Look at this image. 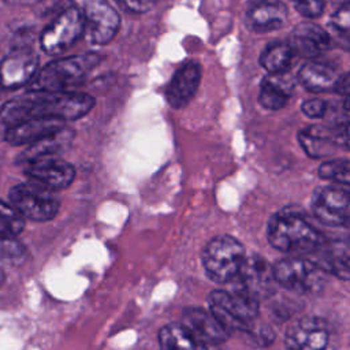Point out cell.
<instances>
[{"label":"cell","mask_w":350,"mask_h":350,"mask_svg":"<svg viewBox=\"0 0 350 350\" xmlns=\"http://www.w3.org/2000/svg\"><path fill=\"white\" fill-rule=\"evenodd\" d=\"M94 104L90 94L75 90H27L7 101L0 111V118L7 127L33 118H56L68 122L88 115Z\"/></svg>","instance_id":"obj_1"},{"label":"cell","mask_w":350,"mask_h":350,"mask_svg":"<svg viewBox=\"0 0 350 350\" xmlns=\"http://www.w3.org/2000/svg\"><path fill=\"white\" fill-rule=\"evenodd\" d=\"M267 235L269 243L284 253L312 254L327 243L325 237L295 209L275 213L268 221Z\"/></svg>","instance_id":"obj_2"},{"label":"cell","mask_w":350,"mask_h":350,"mask_svg":"<svg viewBox=\"0 0 350 350\" xmlns=\"http://www.w3.org/2000/svg\"><path fill=\"white\" fill-rule=\"evenodd\" d=\"M100 62L101 56L94 52L53 60L38 70L27 90L71 92L86 81Z\"/></svg>","instance_id":"obj_3"},{"label":"cell","mask_w":350,"mask_h":350,"mask_svg":"<svg viewBox=\"0 0 350 350\" xmlns=\"http://www.w3.org/2000/svg\"><path fill=\"white\" fill-rule=\"evenodd\" d=\"M208 305L228 334L250 331L258 316V298L241 290H213L208 295Z\"/></svg>","instance_id":"obj_4"},{"label":"cell","mask_w":350,"mask_h":350,"mask_svg":"<svg viewBox=\"0 0 350 350\" xmlns=\"http://www.w3.org/2000/svg\"><path fill=\"white\" fill-rule=\"evenodd\" d=\"M246 252L243 245L231 235L212 238L201 253L202 267L208 278L216 283H231L238 275Z\"/></svg>","instance_id":"obj_5"},{"label":"cell","mask_w":350,"mask_h":350,"mask_svg":"<svg viewBox=\"0 0 350 350\" xmlns=\"http://www.w3.org/2000/svg\"><path fill=\"white\" fill-rule=\"evenodd\" d=\"M10 202L31 221H49L60 209V200L56 190H52L38 182L27 180L10 189Z\"/></svg>","instance_id":"obj_6"},{"label":"cell","mask_w":350,"mask_h":350,"mask_svg":"<svg viewBox=\"0 0 350 350\" xmlns=\"http://www.w3.org/2000/svg\"><path fill=\"white\" fill-rule=\"evenodd\" d=\"M83 14L75 5H68L42 30L41 49L48 55H60L70 49L83 36Z\"/></svg>","instance_id":"obj_7"},{"label":"cell","mask_w":350,"mask_h":350,"mask_svg":"<svg viewBox=\"0 0 350 350\" xmlns=\"http://www.w3.org/2000/svg\"><path fill=\"white\" fill-rule=\"evenodd\" d=\"M323 272L324 271L313 261L302 257L283 258L272 267L275 282L301 294L320 291L324 283Z\"/></svg>","instance_id":"obj_8"},{"label":"cell","mask_w":350,"mask_h":350,"mask_svg":"<svg viewBox=\"0 0 350 350\" xmlns=\"http://www.w3.org/2000/svg\"><path fill=\"white\" fill-rule=\"evenodd\" d=\"M83 37L92 45H105L116 36L120 26V16L107 0H85Z\"/></svg>","instance_id":"obj_9"},{"label":"cell","mask_w":350,"mask_h":350,"mask_svg":"<svg viewBox=\"0 0 350 350\" xmlns=\"http://www.w3.org/2000/svg\"><path fill=\"white\" fill-rule=\"evenodd\" d=\"M38 72V55L29 45H18L0 63V88L19 89Z\"/></svg>","instance_id":"obj_10"},{"label":"cell","mask_w":350,"mask_h":350,"mask_svg":"<svg viewBox=\"0 0 350 350\" xmlns=\"http://www.w3.org/2000/svg\"><path fill=\"white\" fill-rule=\"evenodd\" d=\"M22 165L27 179L52 190L67 189L75 179V167L57 154L37 157Z\"/></svg>","instance_id":"obj_11"},{"label":"cell","mask_w":350,"mask_h":350,"mask_svg":"<svg viewBox=\"0 0 350 350\" xmlns=\"http://www.w3.org/2000/svg\"><path fill=\"white\" fill-rule=\"evenodd\" d=\"M316 217L327 227L350 224V190L340 186L320 187L312 201Z\"/></svg>","instance_id":"obj_12"},{"label":"cell","mask_w":350,"mask_h":350,"mask_svg":"<svg viewBox=\"0 0 350 350\" xmlns=\"http://www.w3.org/2000/svg\"><path fill=\"white\" fill-rule=\"evenodd\" d=\"M182 324L189 331L197 349L215 347L227 340L228 331L212 314L201 308H186L180 316Z\"/></svg>","instance_id":"obj_13"},{"label":"cell","mask_w":350,"mask_h":350,"mask_svg":"<svg viewBox=\"0 0 350 350\" xmlns=\"http://www.w3.org/2000/svg\"><path fill=\"white\" fill-rule=\"evenodd\" d=\"M272 280H275L272 268L268 267L267 261L260 256L246 254L245 261L231 284L232 290L249 293L250 295L260 299V297L269 293Z\"/></svg>","instance_id":"obj_14"},{"label":"cell","mask_w":350,"mask_h":350,"mask_svg":"<svg viewBox=\"0 0 350 350\" xmlns=\"http://www.w3.org/2000/svg\"><path fill=\"white\" fill-rule=\"evenodd\" d=\"M286 346L297 350H320L328 343V327L319 317L297 320L286 332Z\"/></svg>","instance_id":"obj_15"},{"label":"cell","mask_w":350,"mask_h":350,"mask_svg":"<svg viewBox=\"0 0 350 350\" xmlns=\"http://www.w3.org/2000/svg\"><path fill=\"white\" fill-rule=\"evenodd\" d=\"M294 55L314 59L325 52L332 42L331 34L313 22L298 23L287 40Z\"/></svg>","instance_id":"obj_16"},{"label":"cell","mask_w":350,"mask_h":350,"mask_svg":"<svg viewBox=\"0 0 350 350\" xmlns=\"http://www.w3.org/2000/svg\"><path fill=\"white\" fill-rule=\"evenodd\" d=\"M287 7L282 0H252L246 8L245 21L256 33L280 29L287 21Z\"/></svg>","instance_id":"obj_17"},{"label":"cell","mask_w":350,"mask_h":350,"mask_svg":"<svg viewBox=\"0 0 350 350\" xmlns=\"http://www.w3.org/2000/svg\"><path fill=\"white\" fill-rule=\"evenodd\" d=\"M200 82L201 66L194 60L186 62L176 70L165 89L167 103L175 109L185 108L194 97Z\"/></svg>","instance_id":"obj_18"},{"label":"cell","mask_w":350,"mask_h":350,"mask_svg":"<svg viewBox=\"0 0 350 350\" xmlns=\"http://www.w3.org/2000/svg\"><path fill=\"white\" fill-rule=\"evenodd\" d=\"M66 127V120L56 118H33L10 126L4 139L10 145H30L46 135H51Z\"/></svg>","instance_id":"obj_19"},{"label":"cell","mask_w":350,"mask_h":350,"mask_svg":"<svg viewBox=\"0 0 350 350\" xmlns=\"http://www.w3.org/2000/svg\"><path fill=\"white\" fill-rule=\"evenodd\" d=\"M286 72L287 71L271 74L261 81L258 101L264 108L278 111L287 104L293 93L294 81Z\"/></svg>","instance_id":"obj_20"},{"label":"cell","mask_w":350,"mask_h":350,"mask_svg":"<svg viewBox=\"0 0 350 350\" xmlns=\"http://www.w3.org/2000/svg\"><path fill=\"white\" fill-rule=\"evenodd\" d=\"M298 142L304 152L313 157L320 159L332 154L339 149L332 127L310 126L298 133Z\"/></svg>","instance_id":"obj_21"},{"label":"cell","mask_w":350,"mask_h":350,"mask_svg":"<svg viewBox=\"0 0 350 350\" xmlns=\"http://www.w3.org/2000/svg\"><path fill=\"white\" fill-rule=\"evenodd\" d=\"M338 78L339 74L334 66L316 59L306 62L298 72V79L302 86L316 93L335 89Z\"/></svg>","instance_id":"obj_22"},{"label":"cell","mask_w":350,"mask_h":350,"mask_svg":"<svg viewBox=\"0 0 350 350\" xmlns=\"http://www.w3.org/2000/svg\"><path fill=\"white\" fill-rule=\"evenodd\" d=\"M72 139H74V130L66 126L62 130L27 145V148L19 154L16 161L19 164H23L37 157L59 154L60 152H63L66 148L71 145Z\"/></svg>","instance_id":"obj_23"},{"label":"cell","mask_w":350,"mask_h":350,"mask_svg":"<svg viewBox=\"0 0 350 350\" xmlns=\"http://www.w3.org/2000/svg\"><path fill=\"white\" fill-rule=\"evenodd\" d=\"M313 262L324 272H329L340 279H350V257L343 252L327 249V243L310 254Z\"/></svg>","instance_id":"obj_24"},{"label":"cell","mask_w":350,"mask_h":350,"mask_svg":"<svg viewBox=\"0 0 350 350\" xmlns=\"http://www.w3.org/2000/svg\"><path fill=\"white\" fill-rule=\"evenodd\" d=\"M294 52L288 42H272L261 52L260 64L269 74L284 72L288 70Z\"/></svg>","instance_id":"obj_25"},{"label":"cell","mask_w":350,"mask_h":350,"mask_svg":"<svg viewBox=\"0 0 350 350\" xmlns=\"http://www.w3.org/2000/svg\"><path fill=\"white\" fill-rule=\"evenodd\" d=\"M157 340L161 349H197L182 321L165 324L157 334Z\"/></svg>","instance_id":"obj_26"},{"label":"cell","mask_w":350,"mask_h":350,"mask_svg":"<svg viewBox=\"0 0 350 350\" xmlns=\"http://www.w3.org/2000/svg\"><path fill=\"white\" fill-rule=\"evenodd\" d=\"M319 175L329 182L339 185L343 189L350 190V160L349 159H332L324 161L319 167Z\"/></svg>","instance_id":"obj_27"},{"label":"cell","mask_w":350,"mask_h":350,"mask_svg":"<svg viewBox=\"0 0 350 350\" xmlns=\"http://www.w3.org/2000/svg\"><path fill=\"white\" fill-rule=\"evenodd\" d=\"M25 217L12 205L0 198V234L18 237L25 228Z\"/></svg>","instance_id":"obj_28"},{"label":"cell","mask_w":350,"mask_h":350,"mask_svg":"<svg viewBox=\"0 0 350 350\" xmlns=\"http://www.w3.org/2000/svg\"><path fill=\"white\" fill-rule=\"evenodd\" d=\"M22 256H25V246L16 239V237L0 234V258L18 260Z\"/></svg>","instance_id":"obj_29"},{"label":"cell","mask_w":350,"mask_h":350,"mask_svg":"<svg viewBox=\"0 0 350 350\" xmlns=\"http://www.w3.org/2000/svg\"><path fill=\"white\" fill-rule=\"evenodd\" d=\"M294 8L305 18H317L323 14L325 0H291Z\"/></svg>","instance_id":"obj_30"},{"label":"cell","mask_w":350,"mask_h":350,"mask_svg":"<svg viewBox=\"0 0 350 350\" xmlns=\"http://www.w3.org/2000/svg\"><path fill=\"white\" fill-rule=\"evenodd\" d=\"M124 11L131 14H145L150 11L157 0H115Z\"/></svg>","instance_id":"obj_31"},{"label":"cell","mask_w":350,"mask_h":350,"mask_svg":"<svg viewBox=\"0 0 350 350\" xmlns=\"http://www.w3.org/2000/svg\"><path fill=\"white\" fill-rule=\"evenodd\" d=\"M325 111H327V104H325V101H323L320 98H310V100L304 101V104H302V112L308 118H312V119L324 116Z\"/></svg>","instance_id":"obj_32"},{"label":"cell","mask_w":350,"mask_h":350,"mask_svg":"<svg viewBox=\"0 0 350 350\" xmlns=\"http://www.w3.org/2000/svg\"><path fill=\"white\" fill-rule=\"evenodd\" d=\"M332 129L339 149L350 150V122L340 123Z\"/></svg>","instance_id":"obj_33"},{"label":"cell","mask_w":350,"mask_h":350,"mask_svg":"<svg viewBox=\"0 0 350 350\" xmlns=\"http://www.w3.org/2000/svg\"><path fill=\"white\" fill-rule=\"evenodd\" d=\"M332 26L350 29V3L339 7L332 16Z\"/></svg>","instance_id":"obj_34"},{"label":"cell","mask_w":350,"mask_h":350,"mask_svg":"<svg viewBox=\"0 0 350 350\" xmlns=\"http://www.w3.org/2000/svg\"><path fill=\"white\" fill-rule=\"evenodd\" d=\"M332 36L331 38L342 46L345 51L350 52V29H343V27H336L332 26Z\"/></svg>","instance_id":"obj_35"},{"label":"cell","mask_w":350,"mask_h":350,"mask_svg":"<svg viewBox=\"0 0 350 350\" xmlns=\"http://www.w3.org/2000/svg\"><path fill=\"white\" fill-rule=\"evenodd\" d=\"M335 90L340 94L350 96V72H347L345 75H339L338 82L335 85Z\"/></svg>","instance_id":"obj_36"},{"label":"cell","mask_w":350,"mask_h":350,"mask_svg":"<svg viewBox=\"0 0 350 350\" xmlns=\"http://www.w3.org/2000/svg\"><path fill=\"white\" fill-rule=\"evenodd\" d=\"M42 0H4V3L10 4V5H33V4H38Z\"/></svg>","instance_id":"obj_37"},{"label":"cell","mask_w":350,"mask_h":350,"mask_svg":"<svg viewBox=\"0 0 350 350\" xmlns=\"http://www.w3.org/2000/svg\"><path fill=\"white\" fill-rule=\"evenodd\" d=\"M339 227L343 230V235L339 238L340 242L350 246V224H345V226H339Z\"/></svg>","instance_id":"obj_38"},{"label":"cell","mask_w":350,"mask_h":350,"mask_svg":"<svg viewBox=\"0 0 350 350\" xmlns=\"http://www.w3.org/2000/svg\"><path fill=\"white\" fill-rule=\"evenodd\" d=\"M4 280H5V273H4V271H3V268L0 267V287L3 286V283H4Z\"/></svg>","instance_id":"obj_39"},{"label":"cell","mask_w":350,"mask_h":350,"mask_svg":"<svg viewBox=\"0 0 350 350\" xmlns=\"http://www.w3.org/2000/svg\"><path fill=\"white\" fill-rule=\"evenodd\" d=\"M343 105H345V108L347 109V111H350V96H347V98L345 100V103H343Z\"/></svg>","instance_id":"obj_40"}]
</instances>
